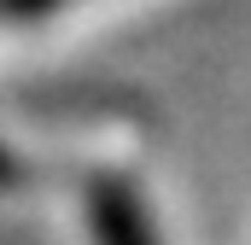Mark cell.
Instances as JSON below:
<instances>
[{"mask_svg": "<svg viewBox=\"0 0 251 245\" xmlns=\"http://www.w3.org/2000/svg\"><path fill=\"white\" fill-rule=\"evenodd\" d=\"M6 181H18V158H12V152L0 146V187H6Z\"/></svg>", "mask_w": 251, "mask_h": 245, "instance_id": "obj_3", "label": "cell"}, {"mask_svg": "<svg viewBox=\"0 0 251 245\" xmlns=\"http://www.w3.org/2000/svg\"><path fill=\"white\" fill-rule=\"evenodd\" d=\"M64 0H0V12H12V18H47V12H59Z\"/></svg>", "mask_w": 251, "mask_h": 245, "instance_id": "obj_2", "label": "cell"}, {"mask_svg": "<svg viewBox=\"0 0 251 245\" xmlns=\"http://www.w3.org/2000/svg\"><path fill=\"white\" fill-rule=\"evenodd\" d=\"M88 234H94V245H164L146 198L117 175L88 187Z\"/></svg>", "mask_w": 251, "mask_h": 245, "instance_id": "obj_1", "label": "cell"}]
</instances>
